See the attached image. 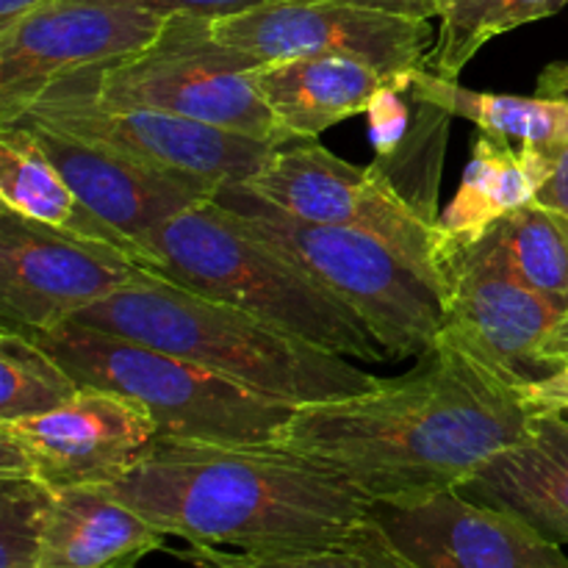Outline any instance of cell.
I'll use <instances>...</instances> for the list:
<instances>
[{"label": "cell", "instance_id": "6da1fadb", "mask_svg": "<svg viewBox=\"0 0 568 568\" xmlns=\"http://www.w3.org/2000/svg\"><path fill=\"white\" fill-rule=\"evenodd\" d=\"M416 361L369 392L294 408L277 447L333 469L372 505H405L460 488L527 436L519 383L447 333Z\"/></svg>", "mask_w": 568, "mask_h": 568}, {"label": "cell", "instance_id": "7a4b0ae2", "mask_svg": "<svg viewBox=\"0 0 568 568\" xmlns=\"http://www.w3.org/2000/svg\"><path fill=\"white\" fill-rule=\"evenodd\" d=\"M100 488L164 536L244 555L336 547L372 510L353 483L277 444L155 436Z\"/></svg>", "mask_w": 568, "mask_h": 568}, {"label": "cell", "instance_id": "3957f363", "mask_svg": "<svg viewBox=\"0 0 568 568\" xmlns=\"http://www.w3.org/2000/svg\"><path fill=\"white\" fill-rule=\"evenodd\" d=\"M70 322L136 338L294 405L369 392L381 377L270 322L139 266L133 281Z\"/></svg>", "mask_w": 568, "mask_h": 568}, {"label": "cell", "instance_id": "277c9868", "mask_svg": "<svg viewBox=\"0 0 568 568\" xmlns=\"http://www.w3.org/2000/svg\"><path fill=\"white\" fill-rule=\"evenodd\" d=\"M150 270L192 292L247 311L327 353L388 361L355 311L277 253L216 200L172 216L150 239Z\"/></svg>", "mask_w": 568, "mask_h": 568}, {"label": "cell", "instance_id": "5b68a950", "mask_svg": "<svg viewBox=\"0 0 568 568\" xmlns=\"http://www.w3.org/2000/svg\"><path fill=\"white\" fill-rule=\"evenodd\" d=\"M26 336L59 358L81 386L105 388L144 405L159 436L272 447L294 414V405L136 338L78 322Z\"/></svg>", "mask_w": 568, "mask_h": 568}, {"label": "cell", "instance_id": "8992f818", "mask_svg": "<svg viewBox=\"0 0 568 568\" xmlns=\"http://www.w3.org/2000/svg\"><path fill=\"white\" fill-rule=\"evenodd\" d=\"M214 200L355 311L388 361L422 358L436 347L444 331L442 294L386 242L288 214L244 183H225Z\"/></svg>", "mask_w": 568, "mask_h": 568}, {"label": "cell", "instance_id": "52a82bcc", "mask_svg": "<svg viewBox=\"0 0 568 568\" xmlns=\"http://www.w3.org/2000/svg\"><path fill=\"white\" fill-rule=\"evenodd\" d=\"M255 67L250 55L216 42L211 20L172 14L148 50L67 81L116 109L164 111L277 148L292 144L255 87Z\"/></svg>", "mask_w": 568, "mask_h": 568}, {"label": "cell", "instance_id": "ba28073f", "mask_svg": "<svg viewBox=\"0 0 568 568\" xmlns=\"http://www.w3.org/2000/svg\"><path fill=\"white\" fill-rule=\"evenodd\" d=\"M244 186L294 216L381 239L442 294V227L416 214L377 166H355L316 139H300L277 148Z\"/></svg>", "mask_w": 568, "mask_h": 568}, {"label": "cell", "instance_id": "9c48e42d", "mask_svg": "<svg viewBox=\"0 0 568 568\" xmlns=\"http://www.w3.org/2000/svg\"><path fill=\"white\" fill-rule=\"evenodd\" d=\"M166 17L136 0H42L0 28V125L20 120L48 89L142 53Z\"/></svg>", "mask_w": 568, "mask_h": 568}, {"label": "cell", "instance_id": "30bf717a", "mask_svg": "<svg viewBox=\"0 0 568 568\" xmlns=\"http://www.w3.org/2000/svg\"><path fill=\"white\" fill-rule=\"evenodd\" d=\"M216 42L255 64L300 55H355L408 92L427 67L430 20L372 9L355 0H270L242 14L211 20Z\"/></svg>", "mask_w": 568, "mask_h": 568}, {"label": "cell", "instance_id": "8fae6325", "mask_svg": "<svg viewBox=\"0 0 568 568\" xmlns=\"http://www.w3.org/2000/svg\"><path fill=\"white\" fill-rule=\"evenodd\" d=\"M17 122H42L92 142L111 144L170 170L216 183H244L266 164L277 144L225 131L209 122L150 109H116L75 83H55Z\"/></svg>", "mask_w": 568, "mask_h": 568}, {"label": "cell", "instance_id": "7c38bea8", "mask_svg": "<svg viewBox=\"0 0 568 568\" xmlns=\"http://www.w3.org/2000/svg\"><path fill=\"white\" fill-rule=\"evenodd\" d=\"M131 255L0 209V331L59 327L139 272Z\"/></svg>", "mask_w": 568, "mask_h": 568}, {"label": "cell", "instance_id": "4fadbf2b", "mask_svg": "<svg viewBox=\"0 0 568 568\" xmlns=\"http://www.w3.org/2000/svg\"><path fill=\"white\" fill-rule=\"evenodd\" d=\"M444 333L510 383L549 375L544 344L566 311L464 247L442 244Z\"/></svg>", "mask_w": 568, "mask_h": 568}, {"label": "cell", "instance_id": "5bb4252c", "mask_svg": "<svg viewBox=\"0 0 568 568\" xmlns=\"http://www.w3.org/2000/svg\"><path fill=\"white\" fill-rule=\"evenodd\" d=\"M17 125L33 133L42 153L53 161L55 170L81 194L89 209L98 211L109 225L125 233L148 255V244L159 227L192 205L214 200L222 189V183L203 175L153 164L61 128L42 125V122H17Z\"/></svg>", "mask_w": 568, "mask_h": 568}, {"label": "cell", "instance_id": "9a60e30c", "mask_svg": "<svg viewBox=\"0 0 568 568\" xmlns=\"http://www.w3.org/2000/svg\"><path fill=\"white\" fill-rule=\"evenodd\" d=\"M0 433L22 449L33 480L64 491L116 480L159 436V427L144 405L83 386L48 414L0 422Z\"/></svg>", "mask_w": 568, "mask_h": 568}, {"label": "cell", "instance_id": "2e32d148", "mask_svg": "<svg viewBox=\"0 0 568 568\" xmlns=\"http://www.w3.org/2000/svg\"><path fill=\"white\" fill-rule=\"evenodd\" d=\"M372 519L422 568H568L560 544L458 488L405 505L375 503Z\"/></svg>", "mask_w": 568, "mask_h": 568}, {"label": "cell", "instance_id": "e0dca14e", "mask_svg": "<svg viewBox=\"0 0 568 568\" xmlns=\"http://www.w3.org/2000/svg\"><path fill=\"white\" fill-rule=\"evenodd\" d=\"M458 491L519 516L544 538L568 547L566 414L532 416L527 436L483 464Z\"/></svg>", "mask_w": 568, "mask_h": 568}, {"label": "cell", "instance_id": "ac0fdd59", "mask_svg": "<svg viewBox=\"0 0 568 568\" xmlns=\"http://www.w3.org/2000/svg\"><path fill=\"white\" fill-rule=\"evenodd\" d=\"M255 87L288 139H316L327 128L366 114L383 87H394L355 55H300L255 67Z\"/></svg>", "mask_w": 568, "mask_h": 568}, {"label": "cell", "instance_id": "d6986e66", "mask_svg": "<svg viewBox=\"0 0 568 568\" xmlns=\"http://www.w3.org/2000/svg\"><path fill=\"white\" fill-rule=\"evenodd\" d=\"M166 538L105 488H64L53 494L39 568H136Z\"/></svg>", "mask_w": 568, "mask_h": 568}, {"label": "cell", "instance_id": "ffe728a7", "mask_svg": "<svg viewBox=\"0 0 568 568\" xmlns=\"http://www.w3.org/2000/svg\"><path fill=\"white\" fill-rule=\"evenodd\" d=\"M0 203L28 220L67 233L72 239L114 247L136 264L150 266V255L116 231L64 181L42 153L33 133L22 125H0Z\"/></svg>", "mask_w": 568, "mask_h": 568}, {"label": "cell", "instance_id": "44dd1931", "mask_svg": "<svg viewBox=\"0 0 568 568\" xmlns=\"http://www.w3.org/2000/svg\"><path fill=\"white\" fill-rule=\"evenodd\" d=\"M549 175V155L475 131L471 161L453 203L438 216L447 242H469L510 211L532 203Z\"/></svg>", "mask_w": 568, "mask_h": 568}, {"label": "cell", "instance_id": "7402d4cb", "mask_svg": "<svg viewBox=\"0 0 568 568\" xmlns=\"http://www.w3.org/2000/svg\"><path fill=\"white\" fill-rule=\"evenodd\" d=\"M442 244L469 250L568 311V216L560 211L532 200L469 242Z\"/></svg>", "mask_w": 568, "mask_h": 568}, {"label": "cell", "instance_id": "603a6c76", "mask_svg": "<svg viewBox=\"0 0 568 568\" xmlns=\"http://www.w3.org/2000/svg\"><path fill=\"white\" fill-rule=\"evenodd\" d=\"M410 92L444 105L453 116H464L477 131L494 133L519 148L558 153L568 144V100L547 94L471 92L458 81H444L436 72L419 70Z\"/></svg>", "mask_w": 568, "mask_h": 568}, {"label": "cell", "instance_id": "cb8c5ba5", "mask_svg": "<svg viewBox=\"0 0 568 568\" xmlns=\"http://www.w3.org/2000/svg\"><path fill=\"white\" fill-rule=\"evenodd\" d=\"M568 0H433L438 33L427 50L425 70L458 81L477 50L527 22L558 14Z\"/></svg>", "mask_w": 568, "mask_h": 568}, {"label": "cell", "instance_id": "d4e9b609", "mask_svg": "<svg viewBox=\"0 0 568 568\" xmlns=\"http://www.w3.org/2000/svg\"><path fill=\"white\" fill-rule=\"evenodd\" d=\"M408 94L416 114L410 116V128L403 144L392 155H377L372 166H377L388 178V183L403 194L405 203L416 214L438 225V216H442V211H438V178H442L444 144H447L453 114L444 105L419 98L416 92Z\"/></svg>", "mask_w": 568, "mask_h": 568}, {"label": "cell", "instance_id": "484cf974", "mask_svg": "<svg viewBox=\"0 0 568 568\" xmlns=\"http://www.w3.org/2000/svg\"><path fill=\"white\" fill-rule=\"evenodd\" d=\"M81 388L64 364L26 333L0 331V422L48 414Z\"/></svg>", "mask_w": 568, "mask_h": 568}, {"label": "cell", "instance_id": "4316f807", "mask_svg": "<svg viewBox=\"0 0 568 568\" xmlns=\"http://www.w3.org/2000/svg\"><path fill=\"white\" fill-rule=\"evenodd\" d=\"M181 558L197 568H422L394 547L392 538L372 519V510L336 547L281 555H244L227 552V549L192 547L181 552Z\"/></svg>", "mask_w": 568, "mask_h": 568}, {"label": "cell", "instance_id": "83f0119b", "mask_svg": "<svg viewBox=\"0 0 568 568\" xmlns=\"http://www.w3.org/2000/svg\"><path fill=\"white\" fill-rule=\"evenodd\" d=\"M53 494L33 477H0V568H39Z\"/></svg>", "mask_w": 568, "mask_h": 568}, {"label": "cell", "instance_id": "f1b7e54d", "mask_svg": "<svg viewBox=\"0 0 568 568\" xmlns=\"http://www.w3.org/2000/svg\"><path fill=\"white\" fill-rule=\"evenodd\" d=\"M410 92V89H408ZM397 87H383L381 92L372 98L366 116H369V133L372 144H375L377 155H392L394 150L403 144L405 133L410 128V94Z\"/></svg>", "mask_w": 568, "mask_h": 568}, {"label": "cell", "instance_id": "f546056e", "mask_svg": "<svg viewBox=\"0 0 568 568\" xmlns=\"http://www.w3.org/2000/svg\"><path fill=\"white\" fill-rule=\"evenodd\" d=\"M521 397H525L530 416L568 414V358L555 366L549 375L525 383Z\"/></svg>", "mask_w": 568, "mask_h": 568}, {"label": "cell", "instance_id": "4dcf8cb0", "mask_svg": "<svg viewBox=\"0 0 568 568\" xmlns=\"http://www.w3.org/2000/svg\"><path fill=\"white\" fill-rule=\"evenodd\" d=\"M136 3L148 6V9L159 11V14H192L205 17V20H220V17L242 14V11L255 9L270 0H136Z\"/></svg>", "mask_w": 568, "mask_h": 568}, {"label": "cell", "instance_id": "1f68e13d", "mask_svg": "<svg viewBox=\"0 0 568 568\" xmlns=\"http://www.w3.org/2000/svg\"><path fill=\"white\" fill-rule=\"evenodd\" d=\"M549 155V175L544 181L541 192H538L536 203L549 205V209L560 211L568 216V144L560 148L558 153Z\"/></svg>", "mask_w": 568, "mask_h": 568}, {"label": "cell", "instance_id": "d6a6232c", "mask_svg": "<svg viewBox=\"0 0 568 568\" xmlns=\"http://www.w3.org/2000/svg\"><path fill=\"white\" fill-rule=\"evenodd\" d=\"M355 3L372 6V9L394 11V14L419 17V20H433V17H436V6H433V0H355Z\"/></svg>", "mask_w": 568, "mask_h": 568}, {"label": "cell", "instance_id": "836d02e7", "mask_svg": "<svg viewBox=\"0 0 568 568\" xmlns=\"http://www.w3.org/2000/svg\"><path fill=\"white\" fill-rule=\"evenodd\" d=\"M568 358V311L564 314V320L558 322V327L552 331V336L547 338V344H544V364L549 366V369H555L558 364H564Z\"/></svg>", "mask_w": 568, "mask_h": 568}, {"label": "cell", "instance_id": "e575fe53", "mask_svg": "<svg viewBox=\"0 0 568 568\" xmlns=\"http://www.w3.org/2000/svg\"><path fill=\"white\" fill-rule=\"evenodd\" d=\"M538 94L568 100V64H552L538 78Z\"/></svg>", "mask_w": 568, "mask_h": 568}, {"label": "cell", "instance_id": "d590c367", "mask_svg": "<svg viewBox=\"0 0 568 568\" xmlns=\"http://www.w3.org/2000/svg\"><path fill=\"white\" fill-rule=\"evenodd\" d=\"M39 3H42V0H0V28L11 26L17 17H22L28 9H33V6Z\"/></svg>", "mask_w": 568, "mask_h": 568}]
</instances>
